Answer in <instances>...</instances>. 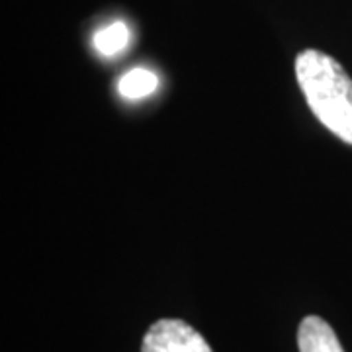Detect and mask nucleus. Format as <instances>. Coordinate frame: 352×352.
I'll list each match as a JSON object with an SVG mask.
<instances>
[{"label": "nucleus", "instance_id": "f257e3e1", "mask_svg": "<svg viewBox=\"0 0 352 352\" xmlns=\"http://www.w3.org/2000/svg\"><path fill=\"white\" fill-rule=\"evenodd\" d=\"M296 78L315 118L352 145V78L331 55L305 50L296 57Z\"/></svg>", "mask_w": 352, "mask_h": 352}, {"label": "nucleus", "instance_id": "f03ea898", "mask_svg": "<svg viewBox=\"0 0 352 352\" xmlns=\"http://www.w3.org/2000/svg\"><path fill=\"white\" fill-rule=\"evenodd\" d=\"M141 352H214L196 329L180 319H159L143 337Z\"/></svg>", "mask_w": 352, "mask_h": 352}, {"label": "nucleus", "instance_id": "7ed1b4c3", "mask_svg": "<svg viewBox=\"0 0 352 352\" xmlns=\"http://www.w3.org/2000/svg\"><path fill=\"white\" fill-rule=\"evenodd\" d=\"M298 346L300 352H344L335 331L317 315H309L300 323Z\"/></svg>", "mask_w": 352, "mask_h": 352}, {"label": "nucleus", "instance_id": "20e7f679", "mask_svg": "<svg viewBox=\"0 0 352 352\" xmlns=\"http://www.w3.org/2000/svg\"><path fill=\"white\" fill-rule=\"evenodd\" d=\"M159 87V78L147 69H131L118 82V92L126 100H141L153 94Z\"/></svg>", "mask_w": 352, "mask_h": 352}, {"label": "nucleus", "instance_id": "39448f33", "mask_svg": "<svg viewBox=\"0 0 352 352\" xmlns=\"http://www.w3.org/2000/svg\"><path fill=\"white\" fill-rule=\"evenodd\" d=\"M129 39H131V32L124 22H112L110 25L102 28L96 32L94 36V47L100 55H106V57H112V55H118L122 51L126 50L129 45Z\"/></svg>", "mask_w": 352, "mask_h": 352}]
</instances>
